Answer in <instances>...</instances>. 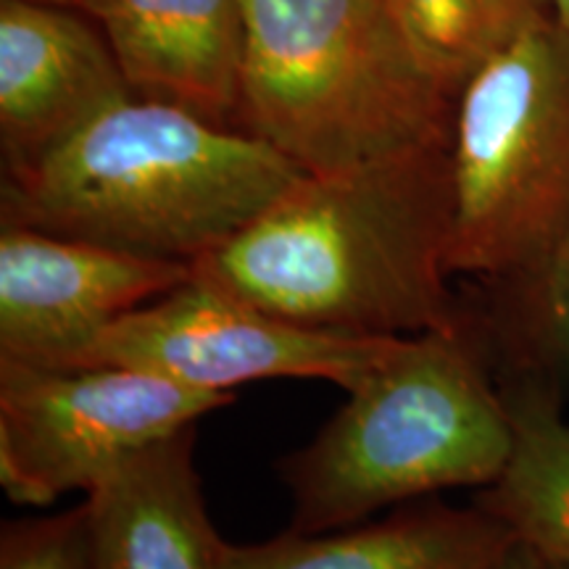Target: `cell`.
Masks as SVG:
<instances>
[{
    "label": "cell",
    "mask_w": 569,
    "mask_h": 569,
    "mask_svg": "<svg viewBox=\"0 0 569 569\" xmlns=\"http://www.w3.org/2000/svg\"><path fill=\"white\" fill-rule=\"evenodd\" d=\"M451 142L303 172L193 264L213 288L311 330L409 338L453 327Z\"/></svg>",
    "instance_id": "cell-1"
},
{
    "label": "cell",
    "mask_w": 569,
    "mask_h": 569,
    "mask_svg": "<svg viewBox=\"0 0 569 569\" xmlns=\"http://www.w3.org/2000/svg\"><path fill=\"white\" fill-rule=\"evenodd\" d=\"M490 569H549V565H546V559L532 546L515 540Z\"/></svg>",
    "instance_id": "cell-17"
},
{
    "label": "cell",
    "mask_w": 569,
    "mask_h": 569,
    "mask_svg": "<svg viewBox=\"0 0 569 569\" xmlns=\"http://www.w3.org/2000/svg\"><path fill=\"white\" fill-rule=\"evenodd\" d=\"M546 565H549V569H569V565H557V561H549V559H546Z\"/></svg>",
    "instance_id": "cell-20"
},
{
    "label": "cell",
    "mask_w": 569,
    "mask_h": 569,
    "mask_svg": "<svg viewBox=\"0 0 569 569\" xmlns=\"http://www.w3.org/2000/svg\"><path fill=\"white\" fill-rule=\"evenodd\" d=\"M553 9H557V21L569 32V0H553Z\"/></svg>",
    "instance_id": "cell-18"
},
{
    "label": "cell",
    "mask_w": 569,
    "mask_h": 569,
    "mask_svg": "<svg viewBox=\"0 0 569 569\" xmlns=\"http://www.w3.org/2000/svg\"><path fill=\"white\" fill-rule=\"evenodd\" d=\"M234 393L132 367H38L0 359V486L19 507L90 493L132 453L172 438Z\"/></svg>",
    "instance_id": "cell-6"
},
{
    "label": "cell",
    "mask_w": 569,
    "mask_h": 569,
    "mask_svg": "<svg viewBox=\"0 0 569 569\" xmlns=\"http://www.w3.org/2000/svg\"><path fill=\"white\" fill-rule=\"evenodd\" d=\"M451 277L498 282L569 232V32L525 34L465 84L451 138Z\"/></svg>",
    "instance_id": "cell-5"
},
{
    "label": "cell",
    "mask_w": 569,
    "mask_h": 569,
    "mask_svg": "<svg viewBox=\"0 0 569 569\" xmlns=\"http://www.w3.org/2000/svg\"><path fill=\"white\" fill-rule=\"evenodd\" d=\"M515 540L480 503H425L365 528L288 530L267 543L227 546L222 569H490Z\"/></svg>",
    "instance_id": "cell-12"
},
{
    "label": "cell",
    "mask_w": 569,
    "mask_h": 569,
    "mask_svg": "<svg viewBox=\"0 0 569 569\" xmlns=\"http://www.w3.org/2000/svg\"><path fill=\"white\" fill-rule=\"evenodd\" d=\"M453 117L393 0H243L238 127L303 172L451 142Z\"/></svg>",
    "instance_id": "cell-4"
},
{
    "label": "cell",
    "mask_w": 569,
    "mask_h": 569,
    "mask_svg": "<svg viewBox=\"0 0 569 569\" xmlns=\"http://www.w3.org/2000/svg\"><path fill=\"white\" fill-rule=\"evenodd\" d=\"M427 74L457 98L490 59L557 21L553 0H393Z\"/></svg>",
    "instance_id": "cell-14"
},
{
    "label": "cell",
    "mask_w": 569,
    "mask_h": 569,
    "mask_svg": "<svg viewBox=\"0 0 569 569\" xmlns=\"http://www.w3.org/2000/svg\"><path fill=\"white\" fill-rule=\"evenodd\" d=\"M190 277L182 261L0 224V359L77 367L106 327Z\"/></svg>",
    "instance_id": "cell-8"
},
{
    "label": "cell",
    "mask_w": 569,
    "mask_h": 569,
    "mask_svg": "<svg viewBox=\"0 0 569 569\" xmlns=\"http://www.w3.org/2000/svg\"><path fill=\"white\" fill-rule=\"evenodd\" d=\"M478 315L401 338L309 443L277 472L296 532L359 525L375 511L448 488H488L515 446L503 390L490 377Z\"/></svg>",
    "instance_id": "cell-3"
},
{
    "label": "cell",
    "mask_w": 569,
    "mask_h": 569,
    "mask_svg": "<svg viewBox=\"0 0 569 569\" xmlns=\"http://www.w3.org/2000/svg\"><path fill=\"white\" fill-rule=\"evenodd\" d=\"M198 427L132 453L90 493L92 569H222L196 469Z\"/></svg>",
    "instance_id": "cell-11"
},
{
    "label": "cell",
    "mask_w": 569,
    "mask_h": 569,
    "mask_svg": "<svg viewBox=\"0 0 569 569\" xmlns=\"http://www.w3.org/2000/svg\"><path fill=\"white\" fill-rule=\"evenodd\" d=\"M134 96L109 38L71 6L0 3L3 172L32 167Z\"/></svg>",
    "instance_id": "cell-9"
},
{
    "label": "cell",
    "mask_w": 569,
    "mask_h": 569,
    "mask_svg": "<svg viewBox=\"0 0 569 569\" xmlns=\"http://www.w3.org/2000/svg\"><path fill=\"white\" fill-rule=\"evenodd\" d=\"M503 390L515 427L507 469L478 503L540 557L569 565V422L559 386L538 372H515Z\"/></svg>",
    "instance_id": "cell-13"
},
{
    "label": "cell",
    "mask_w": 569,
    "mask_h": 569,
    "mask_svg": "<svg viewBox=\"0 0 569 569\" xmlns=\"http://www.w3.org/2000/svg\"><path fill=\"white\" fill-rule=\"evenodd\" d=\"M398 340L293 325L193 274L106 327L77 367H132L209 393L282 377L351 390Z\"/></svg>",
    "instance_id": "cell-7"
},
{
    "label": "cell",
    "mask_w": 569,
    "mask_h": 569,
    "mask_svg": "<svg viewBox=\"0 0 569 569\" xmlns=\"http://www.w3.org/2000/svg\"><path fill=\"white\" fill-rule=\"evenodd\" d=\"M122 63L134 96L238 127L243 0H74Z\"/></svg>",
    "instance_id": "cell-10"
},
{
    "label": "cell",
    "mask_w": 569,
    "mask_h": 569,
    "mask_svg": "<svg viewBox=\"0 0 569 569\" xmlns=\"http://www.w3.org/2000/svg\"><path fill=\"white\" fill-rule=\"evenodd\" d=\"M30 3H51V6H71V9H74V0H30Z\"/></svg>",
    "instance_id": "cell-19"
},
{
    "label": "cell",
    "mask_w": 569,
    "mask_h": 569,
    "mask_svg": "<svg viewBox=\"0 0 569 569\" xmlns=\"http://www.w3.org/2000/svg\"><path fill=\"white\" fill-rule=\"evenodd\" d=\"M480 317L488 346L509 359L511 372H538L569 382V232L536 267L498 282Z\"/></svg>",
    "instance_id": "cell-15"
},
{
    "label": "cell",
    "mask_w": 569,
    "mask_h": 569,
    "mask_svg": "<svg viewBox=\"0 0 569 569\" xmlns=\"http://www.w3.org/2000/svg\"><path fill=\"white\" fill-rule=\"evenodd\" d=\"M0 569H92L88 501L61 515L6 522Z\"/></svg>",
    "instance_id": "cell-16"
},
{
    "label": "cell",
    "mask_w": 569,
    "mask_h": 569,
    "mask_svg": "<svg viewBox=\"0 0 569 569\" xmlns=\"http://www.w3.org/2000/svg\"><path fill=\"white\" fill-rule=\"evenodd\" d=\"M301 174L240 127L132 96L32 167L3 172L0 224L193 267Z\"/></svg>",
    "instance_id": "cell-2"
}]
</instances>
